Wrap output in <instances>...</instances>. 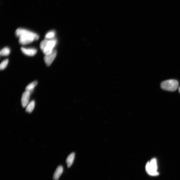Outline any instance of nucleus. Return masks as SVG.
<instances>
[{
	"mask_svg": "<svg viewBox=\"0 0 180 180\" xmlns=\"http://www.w3.org/2000/svg\"><path fill=\"white\" fill-rule=\"evenodd\" d=\"M75 156V153H72L67 158L66 163L68 167H70L73 164Z\"/></svg>",
	"mask_w": 180,
	"mask_h": 180,
	"instance_id": "nucleus-9",
	"label": "nucleus"
},
{
	"mask_svg": "<svg viewBox=\"0 0 180 180\" xmlns=\"http://www.w3.org/2000/svg\"><path fill=\"white\" fill-rule=\"evenodd\" d=\"M10 53V49L8 47L3 48L0 52V55L2 56H8Z\"/></svg>",
	"mask_w": 180,
	"mask_h": 180,
	"instance_id": "nucleus-12",
	"label": "nucleus"
},
{
	"mask_svg": "<svg viewBox=\"0 0 180 180\" xmlns=\"http://www.w3.org/2000/svg\"><path fill=\"white\" fill-rule=\"evenodd\" d=\"M31 94L30 92L27 91H26L23 93L21 99V103L23 107H27L29 103Z\"/></svg>",
	"mask_w": 180,
	"mask_h": 180,
	"instance_id": "nucleus-6",
	"label": "nucleus"
},
{
	"mask_svg": "<svg viewBox=\"0 0 180 180\" xmlns=\"http://www.w3.org/2000/svg\"><path fill=\"white\" fill-rule=\"evenodd\" d=\"M57 55V51L56 49H53L52 52L48 55H45L44 59L45 64L48 66L51 64L55 59Z\"/></svg>",
	"mask_w": 180,
	"mask_h": 180,
	"instance_id": "nucleus-5",
	"label": "nucleus"
},
{
	"mask_svg": "<svg viewBox=\"0 0 180 180\" xmlns=\"http://www.w3.org/2000/svg\"><path fill=\"white\" fill-rule=\"evenodd\" d=\"M48 41V39H45L44 40L42 41L41 42L40 44V48L42 51H43V50H44V49L45 48Z\"/></svg>",
	"mask_w": 180,
	"mask_h": 180,
	"instance_id": "nucleus-15",
	"label": "nucleus"
},
{
	"mask_svg": "<svg viewBox=\"0 0 180 180\" xmlns=\"http://www.w3.org/2000/svg\"><path fill=\"white\" fill-rule=\"evenodd\" d=\"M35 105V102L34 100L31 101L28 103L27 106L26 111L28 113H31L33 111Z\"/></svg>",
	"mask_w": 180,
	"mask_h": 180,
	"instance_id": "nucleus-11",
	"label": "nucleus"
},
{
	"mask_svg": "<svg viewBox=\"0 0 180 180\" xmlns=\"http://www.w3.org/2000/svg\"><path fill=\"white\" fill-rule=\"evenodd\" d=\"M56 39L52 38L48 39L45 47L42 51L45 55H49L52 52L54 48L56 45Z\"/></svg>",
	"mask_w": 180,
	"mask_h": 180,
	"instance_id": "nucleus-4",
	"label": "nucleus"
},
{
	"mask_svg": "<svg viewBox=\"0 0 180 180\" xmlns=\"http://www.w3.org/2000/svg\"><path fill=\"white\" fill-rule=\"evenodd\" d=\"M55 34L56 33L55 31H50L46 34L45 38L46 39H52L55 37Z\"/></svg>",
	"mask_w": 180,
	"mask_h": 180,
	"instance_id": "nucleus-13",
	"label": "nucleus"
},
{
	"mask_svg": "<svg viewBox=\"0 0 180 180\" xmlns=\"http://www.w3.org/2000/svg\"><path fill=\"white\" fill-rule=\"evenodd\" d=\"M178 91H179V93H180V86L178 88Z\"/></svg>",
	"mask_w": 180,
	"mask_h": 180,
	"instance_id": "nucleus-16",
	"label": "nucleus"
},
{
	"mask_svg": "<svg viewBox=\"0 0 180 180\" xmlns=\"http://www.w3.org/2000/svg\"><path fill=\"white\" fill-rule=\"evenodd\" d=\"M37 84L38 82L37 81H34L31 83L27 86L26 88V91L29 92L31 93L33 92L35 87Z\"/></svg>",
	"mask_w": 180,
	"mask_h": 180,
	"instance_id": "nucleus-10",
	"label": "nucleus"
},
{
	"mask_svg": "<svg viewBox=\"0 0 180 180\" xmlns=\"http://www.w3.org/2000/svg\"><path fill=\"white\" fill-rule=\"evenodd\" d=\"M63 167L61 165H59L56 169L53 176L54 180H58L60 176L63 173Z\"/></svg>",
	"mask_w": 180,
	"mask_h": 180,
	"instance_id": "nucleus-8",
	"label": "nucleus"
},
{
	"mask_svg": "<svg viewBox=\"0 0 180 180\" xmlns=\"http://www.w3.org/2000/svg\"><path fill=\"white\" fill-rule=\"evenodd\" d=\"M9 63V59H5L2 62L0 65V69L2 70L5 69L8 66Z\"/></svg>",
	"mask_w": 180,
	"mask_h": 180,
	"instance_id": "nucleus-14",
	"label": "nucleus"
},
{
	"mask_svg": "<svg viewBox=\"0 0 180 180\" xmlns=\"http://www.w3.org/2000/svg\"><path fill=\"white\" fill-rule=\"evenodd\" d=\"M16 34L19 37L20 44L26 45L30 44L34 41L38 40L39 36L34 32L25 29L19 28L16 31Z\"/></svg>",
	"mask_w": 180,
	"mask_h": 180,
	"instance_id": "nucleus-1",
	"label": "nucleus"
},
{
	"mask_svg": "<svg viewBox=\"0 0 180 180\" xmlns=\"http://www.w3.org/2000/svg\"><path fill=\"white\" fill-rule=\"evenodd\" d=\"M179 86V82L175 80H169L161 82V88L165 91L174 92L177 89Z\"/></svg>",
	"mask_w": 180,
	"mask_h": 180,
	"instance_id": "nucleus-2",
	"label": "nucleus"
},
{
	"mask_svg": "<svg viewBox=\"0 0 180 180\" xmlns=\"http://www.w3.org/2000/svg\"><path fill=\"white\" fill-rule=\"evenodd\" d=\"M157 160L155 158H152L150 161L147 163L146 166V170L147 174L152 176H156L159 175L157 171Z\"/></svg>",
	"mask_w": 180,
	"mask_h": 180,
	"instance_id": "nucleus-3",
	"label": "nucleus"
},
{
	"mask_svg": "<svg viewBox=\"0 0 180 180\" xmlns=\"http://www.w3.org/2000/svg\"><path fill=\"white\" fill-rule=\"evenodd\" d=\"M21 50L25 55L30 56H34L37 52V50L34 48H21Z\"/></svg>",
	"mask_w": 180,
	"mask_h": 180,
	"instance_id": "nucleus-7",
	"label": "nucleus"
}]
</instances>
